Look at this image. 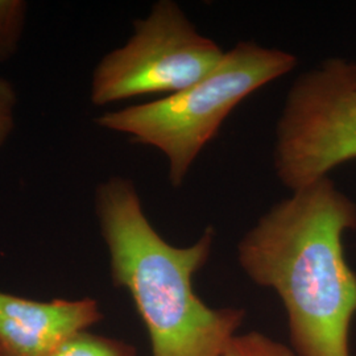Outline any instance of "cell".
Returning <instances> with one entry per match:
<instances>
[{
    "instance_id": "obj_1",
    "label": "cell",
    "mask_w": 356,
    "mask_h": 356,
    "mask_svg": "<svg viewBox=\"0 0 356 356\" xmlns=\"http://www.w3.org/2000/svg\"><path fill=\"white\" fill-rule=\"evenodd\" d=\"M351 229L355 202L323 177L273 204L238 244L243 272L280 297L297 356H351L356 272L343 247Z\"/></svg>"
},
{
    "instance_id": "obj_2",
    "label": "cell",
    "mask_w": 356,
    "mask_h": 356,
    "mask_svg": "<svg viewBox=\"0 0 356 356\" xmlns=\"http://www.w3.org/2000/svg\"><path fill=\"white\" fill-rule=\"evenodd\" d=\"M95 213L115 285L124 288L148 331L152 356H222L245 317L243 309H213L193 288L216 239L213 227L188 247L153 229L134 182L113 176L95 191Z\"/></svg>"
},
{
    "instance_id": "obj_3",
    "label": "cell",
    "mask_w": 356,
    "mask_h": 356,
    "mask_svg": "<svg viewBox=\"0 0 356 356\" xmlns=\"http://www.w3.org/2000/svg\"><path fill=\"white\" fill-rule=\"evenodd\" d=\"M297 63L292 53L241 41L191 88L159 101L104 113L95 122L164 153L169 182L179 188L234 108L256 90L292 72Z\"/></svg>"
},
{
    "instance_id": "obj_4",
    "label": "cell",
    "mask_w": 356,
    "mask_h": 356,
    "mask_svg": "<svg viewBox=\"0 0 356 356\" xmlns=\"http://www.w3.org/2000/svg\"><path fill=\"white\" fill-rule=\"evenodd\" d=\"M356 159V64L323 60L293 82L281 111L273 166L291 191Z\"/></svg>"
},
{
    "instance_id": "obj_5",
    "label": "cell",
    "mask_w": 356,
    "mask_h": 356,
    "mask_svg": "<svg viewBox=\"0 0 356 356\" xmlns=\"http://www.w3.org/2000/svg\"><path fill=\"white\" fill-rule=\"evenodd\" d=\"M225 51L201 35L173 0L153 4L127 42L107 53L91 76L90 98L107 106L143 95H172L209 76Z\"/></svg>"
},
{
    "instance_id": "obj_6",
    "label": "cell",
    "mask_w": 356,
    "mask_h": 356,
    "mask_svg": "<svg viewBox=\"0 0 356 356\" xmlns=\"http://www.w3.org/2000/svg\"><path fill=\"white\" fill-rule=\"evenodd\" d=\"M101 319L92 298L35 301L0 292V350L8 356H51Z\"/></svg>"
},
{
    "instance_id": "obj_7",
    "label": "cell",
    "mask_w": 356,
    "mask_h": 356,
    "mask_svg": "<svg viewBox=\"0 0 356 356\" xmlns=\"http://www.w3.org/2000/svg\"><path fill=\"white\" fill-rule=\"evenodd\" d=\"M51 356H136L134 347L120 341L82 331Z\"/></svg>"
},
{
    "instance_id": "obj_8",
    "label": "cell",
    "mask_w": 356,
    "mask_h": 356,
    "mask_svg": "<svg viewBox=\"0 0 356 356\" xmlns=\"http://www.w3.org/2000/svg\"><path fill=\"white\" fill-rule=\"evenodd\" d=\"M222 356H297L292 347L273 341L267 335L251 331L247 334H235Z\"/></svg>"
},
{
    "instance_id": "obj_9",
    "label": "cell",
    "mask_w": 356,
    "mask_h": 356,
    "mask_svg": "<svg viewBox=\"0 0 356 356\" xmlns=\"http://www.w3.org/2000/svg\"><path fill=\"white\" fill-rule=\"evenodd\" d=\"M26 6L20 0H0V60L17 49L26 20Z\"/></svg>"
},
{
    "instance_id": "obj_10",
    "label": "cell",
    "mask_w": 356,
    "mask_h": 356,
    "mask_svg": "<svg viewBox=\"0 0 356 356\" xmlns=\"http://www.w3.org/2000/svg\"><path fill=\"white\" fill-rule=\"evenodd\" d=\"M16 92L13 83L0 78V149L7 143L15 127Z\"/></svg>"
},
{
    "instance_id": "obj_11",
    "label": "cell",
    "mask_w": 356,
    "mask_h": 356,
    "mask_svg": "<svg viewBox=\"0 0 356 356\" xmlns=\"http://www.w3.org/2000/svg\"><path fill=\"white\" fill-rule=\"evenodd\" d=\"M0 356H8V355H7V354H4V353H3V351H1V350H0Z\"/></svg>"
}]
</instances>
